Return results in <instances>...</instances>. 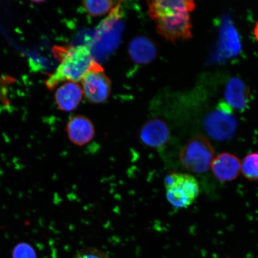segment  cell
Segmentation results:
<instances>
[{"label":"cell","instance_id":"e0dca14e","mask_svg":"<svg viewBox=\"0 0 258 258\" xmlns=\"http://www.w3.org/2000/svg\"><path fill=\"white\" fill-rule=\"evenodd\" d=\"M13 258H37V254L30 244L22 243L15 247Z\"/></svg>","mask_w":258,"mask_h":258},{"label":"cell","instance_id":"8fae6325","mask_svg":"<svg viewBox=\"0 0 258 258\" xmlns=\"http://www.w3.org/2000/svg\"><path fill=\"white\" fill-rule=\"evenodd\" d=\"M128 53L131 59L140 64L149 63L157 56V47L150 38L139 36L132 40L129 44Z\"/></svg>","mask_w":258,"mask_h":258},{"label":"cell","instance_id":"2e32d148","mask_svg":"<svg viewBox=\"0 0 258 258\" xmlns=\"http://www.w3.org/2000/svg\"><path fill=\"white\" fill-rule=\"evenodd\" d=\"M16 82V79L12 76L4 75L0 77V102L6 106L11 104L8 97V86Z\"/></svg>","mask_w":258,"mask_h":258},{"label":"cell","instance_id":"277c9868","mask_svg":"<svg viewBox=\"0 0 258 258\" xmlns=\"http://www.w3.org/2000/svg\"><path fill=\"white\" fill-rule=\"evenodd\" d=\"M230 108L221 105L206 116L203 125L210 137L223 141L234 136L237 122Z\"/></svg>","mask_w":258,"mask_h":258},{"label":"cell","instance_id":"5b68a950","mask_svg":"<svg viewBox=\"0 0 258 258\" xmlns=\"http://www.w3.org/2000/svg\"><path fill=\"white\" fill-rule=\"evenodd\" d=\"M81 82L83 94L89 102L101 104L108 98L111 90V81L98 62H96Z\"/></svg>","mask_w":258,"mask_h":258},{"label":"cell","instance_id":"5bb4252c","mask_svg":"<svg viewBox=\"0 0 258 258\" xmlns=\"http://www.w3.org/2000/svg\"><path fill=\"white\" fill-rule=\"evenodd\" d=\"M241 173L250 181H258V153L248 154L241 162Z\"/></svg>","mask_w":258,"mask_h":258},{"label":"cell","instance_id":"d6986e66","mask_svg":"<svg viewBox=\"0 0 258 258\" xmlns=\"http://www.w3.org/2000/svg\"><path fill=\"white\" fill-rule=\"evenodd\" d=\"M254 36L255 37V39L258 43V21L256 22L255 26H254L253 29Z\"/></svg>","mask_w":258,"mask_h":258},{"label":"cell","instance_id":"7c38bea8","mask_svg":"<svg viewBox=\"0 0 258 258\" xmlns=\"http://www.w3.org/2000/svg\"><path fill=\"white\" fill-rule=\"evenodd\" d=\"M250 90L243 80L233 77L227 84L225 99L230 108L243 110L249 103Z\"/></svg>","mask_w":258,"mask_h":258},{"label":"cell","instance_id":"7a4b0ae2","mask_svg":"<svg viewBox=\"0 0 258 258\" xmlns=\"http://www.w3.org/2000/svg\"><path fill=\"white\" fill-rule=\"evenodd\" d=\"M215 157L214 148L203 135L190 138L183 145L179 154L182 166L190 172L199 174L208 172Z\"/></svg>","mask_w":258,"mask_h":258},{"label":"cell","instance_id":"ba28073f","mask_svg":"<svg viewBox=\"0 0 258 258\" xmlns=\"http://www.w3.org/2000/svg\"><path fill=\"white\" fill-rule=\"evenodd\" d=\"M148 15L155 22L159 19L191 12L196 8L191 0H156L147 2Z\"/></svg>","mask_w":258,"mask_h":258},{"label":"cell","instance_id":"8992f818","mask_svg":"<svg viewBox=\"0 0 258 258\" xmlns=\"http://www.w3.org/2000/svg\"><path fill=\"white\" fill-rule=\"evenodd\" d=\"M157 33L167 41L187 40L192 37V24L188 13L156 21Z\"/></svg>","mask_w":258,"mask_h":258},{"label":"cell","instance_id":"ac0fdd59","mask_svg":"<svg viewBox=\"0 0 258 258\" xmlns=\"http://www.w3.org/2000/svg\"><path fill=\"white\" fill-rule=\"evenodd\" d=\"M73 258H110L104 251L94 247H87L77 251Z\"/></svg>","mask_w":258,"mask_h":258},{"label":"cell","instance_id":"4fadbf2b","mask_svg":"<svg viewBox=\"0 0 258 258\" xmlns=\"http://www.w3.org/2000/svg\"><path fill=\"white\" fill-rule=\"evenodd\" d=\"M83 91L78 83L72 82L64 83L55 93L56 104L60 110L72 111L82 101Z\"/></svg>","mask_w":258,"mask_h":258},{"label":"cell","instance_id":"9a60e30c","mask_svg":"<svg viewBox=\"0 0 258 258\" xmlns=\"http://www.w3.org/2000/svg\"><path fill=\"white\" fill-rule=\"evenodd\" d=\"M114 1H83V8L89 15L92 16H101L107 14L114 9L115 5Z\"/></svg>","mask_w":258,"mask_h":258},{"label":"cell","instance_id":"6da1fadb","mask_svg":"<svg viewBox=\"0 0 258 258\" xmlns=\"http://www.w3.org/2000/svg\"><path fill=\"white\" fill-rule=\"evenodd\" d=\"M54 56L60 64L45 82L47 88L53 90L63 82H78L92 69L96 60L91 48L87 44L77 46H54Z\"/></svg>","mask_w":258,"mask_h":258},{"label":"cell","instance_id":"9c48e42d","mask_svg":"<svg viewBox=\"0 0 258 258\" xmlns=\"http://www.w3.org/2000/svg\"><path fill=\"white\" fill-rule=\"evenodd\" d=\"M66 131L70 141L79 147H83L90 143L95 134L94 125L92 121L82 115H74L71 117L67 122Z\"/></svg>","mask_w":258,"mask_h":258},{"label":"cell","instance_id":"52a82bcc","mask_svg":"<svg viewBox=\"0 0 258 258\" xmlns=\"http://www.w3.org/2000/svg\"><path fill=\"white\" fill-rule=\"evenodd\" d=\"M170 130L167 122L160 118H152L145 122L139 132V138L145 146L160 150L166 146L170 138Z\"/></svg>","mask_w":258,"mask_h":258},{"label":"cell","instance_id":"3957f363","mask_svg":"<svg viewBox=\"0 0 258 258\" xmlns=\"http://www.w3.org/2000/svg\"><path fill=\"white\" fill-rule=\"evenodd\" d=\"M167 201L177 209L188 208L198 198V180L188 173H172L164 179Z\"/></svg>","mask_w":258,"mask_h":258},{"label":"cell","instance_id":"30bf717a","mask_svg":"<svg viewBox=\"0 0 258 258\" xmlns=\"http://www.w3.org/2000/svg\"><path fill=\"white\" fill-rule=\"evenodd\" d=\"M241 162L234 154L223 153L213 160L211 169L214 175L221 182H230L241 173Z\"/></svg>","mask_w":258,"mask_h":258}]
</instances>
